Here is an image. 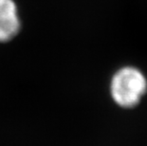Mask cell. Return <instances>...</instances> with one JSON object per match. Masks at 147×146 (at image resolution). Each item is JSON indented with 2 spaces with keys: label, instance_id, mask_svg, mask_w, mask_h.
Instances as JSON below:
<instances>
[{
  "label": "cell",
  "instance_id": "obj_1",
  "mask_svg": "<svg viewBox=\"0 0 147 146\" xmlns=\"http://www.w3.org/2000/svg\"><path fill=\"white\" fill-rule=\"evenodd\" d=\"M111 96L121 107L132 108L147 91V79L134 67H124L114 74L110 85Z\"/></svg>",
  "mask_w": 147,
  "mask_h": 146
},
{
  "label": "cell",
  "instance_id": "obj_2",
  "mask_svg": "<svg viewBox=\"0 0 147 146\" xmlns=\"http://www.w3.org/2000/svg\"><path fill=\"white\" fill-rule=\"evenodd\" d=\"M20 30L17 8L12 0H0V42L11 40Z\"/></svg>",
  "mask_w": 147,
  "mask_h": 146
}]
</instances>
